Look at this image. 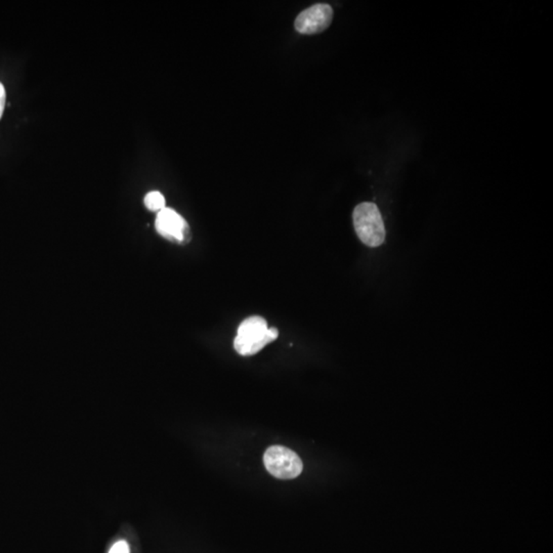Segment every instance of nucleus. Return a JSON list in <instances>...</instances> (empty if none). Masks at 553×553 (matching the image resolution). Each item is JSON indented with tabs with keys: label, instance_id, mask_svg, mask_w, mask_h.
I'll use <instances>...</instances> for the list:
<instances>
[{
	"label": "nucleus",
	"instance_id": "obj_1",
	"mask_svg": "<svg viewBox=\"0 0 553 553\" xmlns=\"http://www.w3.org/2000/svg\"><path fill=\"white\" fill-rule=\"evenodd\" d=\"M278 336V329L269 328L265 319L258 316L249 317L240 324L234 347L239 355L248 357L259 353Z\"/></svg>",
	"mask_w": 553,
	"mask_h": 553
},
{
	"label": "nucleus",
	"instance_id": "obj_2",
	"mask_svg": "<svg viewBox=\"0 0 553 553\" xmlns=\"http://www.w3.org/2000/svg\"><path fill=\"white\" fill-rule=\"evenodd\" d=\"M353 227L359 239L369 247H378L385 240V228L378 207L371 202L358 205L353 213Z\"/></svg>",
	"mask_w": 553,
	"mask_h": 553
},
{
	"label": "nucleus",
	"instance_id": "obj_3",
	"mask_svg": "<svg viewBox=\"0 0 553 553\" xmlns=\"http://www.w3.org/2000/svg\"><path fill=\"white\" fill-rule=\"evenodd\" d=\"M263 463L267 471L280 480L295 479L304 469L299 456L283 446L270 447L263 455Z\"/></svg>",
	"mask_w": 553,
	"mask_h": 553
},
{
	"label": "nucleus",
	"instance_id": "obj_4",
	"mask_svg": "<svg viewBox=\"0 0 553 553\" xmlns=\"http://www.w3.org/2000/svg\"><path fill=\"white\" fill-rule=\"evenodd\" d=\"M333 20V8L327 3H317L302 10L297 16L295 27L301 34L321 33L328 29Z\"/></svg>",
	"mask_w": 553,
	"mask_h": 553
},
{
	"label": "nucleus",
	"instance_id": "obj_5",
	"mask_svg": "<svg viewBox=\"0 0 553 553\" xmlns=\"http://www.w3.org/2000/svg\"><path fill=\"white\" fill-rule=\"evenodd\" d=\"M156 230L167 240L184 242L190 237L188 222L175 210L165 207L158 212L155 222Z\"/></svg>",
	"mask_w": 553,
	"mask_h": 553
},
{
	"label": "nucleus",
	"instance_id": "obj_6",
	"mask_svg": "<svg viewBox=\"0 0 553 553\" xmlns=\"http://www.w3.org/2000/svg\"><path fill=\"white\" fill-rule=\"evenodd\" d=\"M145 205L151 211H161L165 208V198L158 191L148 193L145 197Z\"/></svg>",
	"mask_w": 553,
	"mask_h": 553
},
{
	"label": "nucleus",
	"instance_id": "obj_7",
	"mask_svg": "<svg viewBox=\"0 0 553 553\" xmlns=\"http://www.w3.org/2000/svg\"><path fill=\"white\" fill-rule=\"evenodd\" d=\"M130 546L125 541L116 542L114 545L109 550V553H130Z\"/></svg>",
	"mask_w": 553,
	"mask_h": 553
},
{
	"label": "nucleus",
	"instance_id": "obj_8",
	"mask_svg": "<svg viewBox=\"0 0 553 553\" xmlns=\"http://www.w3.org/2000/svg\"><path fill=\"white\" fill-rule=\"evenodd\" d=\"M6 89H4L3 85L0 82V118H1L2 114H3L4 106H6Z\"/></svg>",
	"mask_w": 553,
	"mask_h": 553
}]
</instances>
